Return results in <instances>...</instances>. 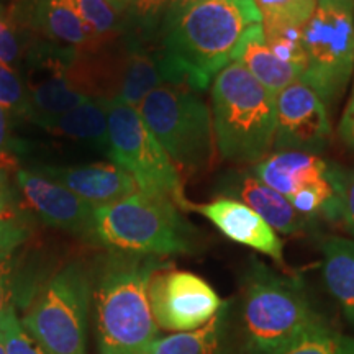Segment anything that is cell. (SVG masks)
Returning <instances> with one entry per match:
<instances>
[{"instance_id":"1","label":"cell","mask_w":354,"mask_h":354,"mask_svg":"<svg viewBox=\"0 0 354 354\" xmlns=\"http://www.w3.org/2000/svg\"><path fill=\"white\" fill-rule=\"evenodd\" d=\"M258 24L254 0H201L171 15L158 46L167 84L205 91L236 61L243 38Z\"/></svg>"},{"instance_id":"2","label":"cell","mask_w":354,"mask_h":354,"mask_svg":"<svg viewBox=\"0 0 354 354\" xmlns=\"http://www.w3.org/2000/svg\"><path fill=\"white\" fill-rule=\"evenodd\" d=\"M159 264L143 254L105 258L95 284L99 354H143L156 339L148 286Z\"/></svg>"},{"instance_id":"3","label":"cell","mask_w":354,"mask_h":354,"mask_svg":"<svg viewBox=\"0 0 354 354\" xmlns=\"http://www.w3.org/2000/svg\"><path fill=\"white\" fill-rule=\"evenodd\" d=\"M212 122L221 158L256 165L274 148L276 97L240 61H233L212 82Z\"/></svg>"},{"instance_id":"4","label":"cell","mask_w":354,"mask_h":354,"mask_svg":"<svg viewBox=\"0 0 354 354\" xmlns=\"http://www.w3.org/2000/svg\"><path fill=\"white\" fill-rule=\"evenodd\" d=\"M243 331L251 354H276L325 325L299 281L251 259L243 281Z\"/></svg>"},{"instance_id":"5","label":"cell","mask_w":354,"mask_h":354,"mask_svg":"<svg viewBox=\"0 0 354 354\" xmlns=\"http://www.w3.org/2000/svg\"><path fill=\"white\" fill-rule=\"evenodd\" d=\"M94 240L117 253L158 258L192 253L196 228L172 202L136 192L113 205L95 209Z\"/></svg>"},{"instance_id":"6","label":"cell","mask_w":354,"mask_h":354,"mask_svg":"<svg viewBox=\"0 0 354 354\" xmlns=\"http://www.w3.org/2000/svg\"><path fill=\"white\" fill-rule=\"evenodd\" d=\"M138 112L176 167L187 172L207 169L216 153L212 110L189 87L154 88Z\"/></svg>"},{"instance_id":"7","label":"cell","mask_w":354,"mask_h":354,"mask_svg":"<svg viewBox=\"0 0 354 354\" xmlns=\"http://www.w3.org/2000/svg\"><path fill=\"white\" fill-rule=\"evenodd\" d=\"M109 120L110 162L125 169L138 185V192L166 198L189 210L179 171L149 130L138 109L118 100H102Z\"/></svg>"},{"instance_id":"8","label":"cell","mask_w":354,"mask_h":354,"mask_svg":"<svg viewBox=\"0 0 354 354\" xmlns=\"http://www.w3.org/2000/svg\"><path fill=\"white\" fill-rule=\"evenodd\" d=\"M91 276L81 263L56 272L20 318L25 330L51 354H87Z\"/></svg>"},{"instance_id":"9","label":"cell","mask_w":354,"mask_h":354,"mask_svg":"<svg viewBox=\"0 0 354 354\" xmlns=\"http://www.w3.org/2000/svg\"><path fill=\"white\" fill-rule=\"evenodd\" d=\"M302 81L322 100L336 104L354 71V0H317L304 26Z\"/></svg>"},{"instance_id":"10","label":"cell","mask_w":354,"mask_h":354,"mask_svg":"<svg viewBox=\"0 0 354 354\" xmlns=\"http://www.w3.org/2000/svg\"><path fill=\"white\" fill-rule=\"evenodd\" d=\"M251 171L300 214L342 221L339 203L346 169L336 162L312 153L279 151L261 159Z\"/></svg>"},{"instance_id":"11","label":"cell","mask_w":354,"mask_h":354,"mask_svg":"<svg viewBox=\"0 0 354 354\" xmlns=\"http://www.w3.org/2000/svg\"><path fill=\"white\" fill-rule=\"evenodd\" d=\"M148 295L156 325L174 333L207 325L225 305L205 279L167 263L153 272Z\"/></svg>"},{"instance_id":"12","label":"cell","mask_w":354,"mask_h":354,"mask_svg":"<svg viewBox=\"0 0 354 354\" xmlns=\"http://www.w3.org/2000/svg\"><path fill=\"white\" fill-rule=\"evenodd\" d=\"M76 55L77 53L61 50L43 39L30 44L25 59L28 118L39 128L88 99L69 79V66Z\"/></svg>"},{"instance_id":"13","label":"cell","mask_w":354,"mask_h":354,"mask_svg":"<svg viewBox=\"0 0 354 354\" xmlns=\"http://www.w3.org/2000/svg\"><path fill=\"white\" fill-rule=\"evenodd\" d=\"M330 141L328 107L308 84L300 79L279 92L272 149L317 154L325 151Z\"/></svg>"},{"instance_id":"14","label":"cell","mask_w":354,"mask_h":354,"mask_svg":"<svg viewBox=\"0 0 354 354\" xmlns=\"http://www.w3.org/2000/svg\"><path fill=\"white\" fill-rule=\"evenodd\" d=\"M15 184L44 225L94 240L95 209L76 194L33 169H17Z\"/></svg>"},{"instance_id":"15","label":"cell","mask_w":354,"mask_h":354,"mask_svg":"<svg viewBox=\"0 0 354 354\" xmlns=\"http://www.w3.org/2000/svg\"><path fill=\"white\" fill-rule=\"evenodd\" d=\"M216 190L221 197L245 203L264 221H268L277 233L300 236L313 233L318 227L317 218L295 210L284 196L258 179L251 169L227 171L218 179Z\"/></svg>"},{"instance_id":"16","label":"cell","mask_w":354,"mask_h":354,"mask_svg":"<svg viewBox=\"0 0 354 354\" xmlns=\"http://www.w3.org/2000/svg\"><path fill=\"white\" fill-rule=\"evenodd\" d=\"M19 25H25L38 39L61 50L92 53L109 43H102L84 24L71 0H20Z\"/></svg>"},{"instance_id":"17","label":"cell","mask_w":354,"mask_h":354,"mask_svg":"<svg viewBox=\"0 0 354 354\" xmlns=\"http://www.w3.org/2000/svg\"><path fill=\"white\" fill-rule=\"evenodd\" d=\"M189 210L205 216L232 241L269 256L279 266H286L284 243L281 236L268 221L243 202L218 197L209 203H190Z\"/></svg>"},{"instance_id":"18","label":"cell","mask_w":354,"mask_h":354,"mask_svg":"<svg viewBox=\"0 0 354 354\" xmlns=\"http://www.w3.org/2000/svg\"><path fill=\"white\" fill-rule=\"evenodd\" d=\"M35 172L64 185L94 209L113 205L138 192L135 179L113 162L87 166H37Z\"/></svg>"},{"instance_id":"19","label":"cell","mask_w":354,"mask_h":354,"mask_svg":"<svg viewBox=\"0 0 354 354\" xmlns=\"http://www.w3.org/2000/svg\"><path fill=\"white\" fill-rule=\"evenodd\" d=\"M236 61L250 71L256 81L276 97L287 86L302 79V74L294 66L284 63L274 55L266 41L263 24L251 26L243 38Z\"/></svg>"},{"instance_id":"20","label":"cell","mask_w":354,"mask_h":354,"mask_svg":"<svg viewBox=\"0 0 354 354\" xmlns=\"http://www.w3.org/2000/svg\"><path fill=\"white\" fill-rule=\"evenodd\" d=\"M41 128L51 135L73 140L105 154L109 151V120L102 100L87 99Z\"/></svg>"},{"instance_id":"21","label":"cell","mask_w":354,"mask_h":354,"mask_svg":"<svg viewBox=\"0 0 354 354\" xmlns=\"http://www.w3.org/2000/svg\"><path fill=\"white\" fill-rule=\"evenodd\" d=\"M323 279L344 315L354 323V241L326 236L322 241Z\"/></svg>"},{"instance_id":"22","label":"cell","mask_w":354,"mask_h":354,"mask_svg":"<svg viewBox=\"0 0 354 354\" xmlns=\"http://www.w3.org/2000/svg\"><path fill=\"white\" fill-rule=\"evenodd\" d=\"M227 320V304L207 325L192 331H180L156 338L143 354H216Z\"/></svg>"},{"instance_id":"23","label":"cell","mask_w":354,"mask_h":354,"mask_svg":"<svg viewBox=\"0 0 354 354\" xmlns=\"http://www.w3.org/2000/svg\"><path fill=\"white\" fill-rule=\"evenodd\" d=\"M174 2L176 0H130L123 13V35L145 44L159 41Z\"/></svg>"},{"instance_id":"24","label":"cell","mask_w":354,"mask_h":354,"mask_svg":"<svg viewBox=\"0 0 354 354\" xmlns=\"http://www.w3.org/2000/svg\"><path fill=\"white\" fill-rule=\"evenodd\" d=\"M28 234V223L17 205L10 185H3L0 189V258L15 253Z\"/></svg>"},{"instance_id":"25","label":"cell","mask_w":354,"mask_h":354,"mask_svg":"<svg viewBox=\"0 0 354 354\" xmlns=\"http://www.w3.org/2000/svg\"><path fill=\"white\" fill-rule=\"evenodd\" d=\"M81 19L102 43H112L123 35V17L107 0H71Z\"/></svg>"},{"instance_id":"26","label":"cell","mask_w":354,"mask_h":354,"mask_svg":"<svg viewBox=\"0 0 354 354\" xmlns=\"http://www.w3.org/2000/svg\"><path fill=\"white\" fill-rule=\"evenodd\" d=\"M276 354H354V338L325 323Z\"/></svg>"},{"instance_id":"27","label":"cell","mask_w":354,"mask_h":354,"mask_svg":"<svg viewBox=\"0 0 354 354\" xmlns=\"http://www.w3.org/2000/svg\"><path fill=\"white\" fill-rule=\"evenodd\" d=\"M263 28L299 25L305 26L315 10L317 0H254Z\"/></svg>"},{"instance_id":"28","label":"cell","mask_w":354,"mask_h":354,"mask_svg":"<svg viewBox=\"0 0 354 354\" xmlns=\"http://www.w3.org/2000/svg\"><path fill=\"white\" fill-rule=\"evenodd\" d=\"M268 46L274 55L284 63L294 66L304 76L305 71V48H304V26L286 25L263 28Z\"/></svg>"},{"instance_id":"29","label":"cell","mask_w":354,"mask_h":354,"mask_svg":"<svg viewBox=\"0 0 354 354\" xmlns=\"http://www.w3.org/2000/svg\"><path fill=\"white\" fill-rule=\"evenodd\" d=\"M0 333L6 343L7 354H51L25 330L13 304L0 318Z\"/></svg>"},{"instance_id":"30","label":"cell","mask_w":354,"mask_h":354,"mask_svg":"<svg viewBox=\"0 0 354 354\" xmlns=\"http://www.w3.org/2000/svg\"><path fill=\"white\" fill-rule=\"evenodd\" d=\"M30 44L20 25L0 7V63L19 71L25 64Z\"/></svg>"},{"instance_id":"31","label":"cell","mask_w":354,"mask_h":354,"mask_svg":"<svg viewBox=\"0 0 354 354\" xmlns=\"http://www.w3.org/2000/svg\"><path fill=\"white\" fill-rule=\"evenodd\" d=\"M0 107L7 112L28 118V88L19 71L0 63Z\"/></svg>"},{"instance_id":"32","label":"cell","mask_w":354,"mask_h":354,"mask_svg":"<svg viewBox=\"0 0 354 354\" xmlns=\"http://www.w3.org/2000/svg\"><path fill=\"white\" fill-rule=\"evenodd\" d=\"M339 210H342V223L348 233L354 236V169L344 171Z\"/></svg>"},{"instance_id":"33","label":"cell","mask_w":354,"mask_h":354,"mask_svg":"<svg viewBox=\"0 0 354 354\" xmlns=\"http://www.w3.org/2000/svg\"><path fill=\"white\" fill-rule=\"evenodd\" d=\"M12 277L13 254L0 258V318L12 305Z\"/></svg>"},{"instance_id":"34","label":"cell","mask_w":354,"mask_h":354,"mask_svg":"<svg viewBox=\"0 0 354 354\" xmlns=\"http://www.w3.org/2000/svg\"><path fill=\"white\" fill-rule=\"evenodd\" d=\"M339 136L349 148L354 149V95L344 109L343 118L339 122Z\"/></svg>"},{"instance_id":"35","label":"cell","mask_w":354,"mask_h":354,"mask_svg":"<svg viewBox=\"0 0 354 354\" xmlns=\"http://www.w3.org/2000/svg\"><path fill=\"white\" fill-rule=\"evenodd\" d=\"M10 146V112L0 107V156Z\"/></svg>"},{"instance_id":"36","label":"cell","mask_w":354,"mask_h":354,"mask_svg":"<svg viewBox=\"0 0 354 354\" xmlns=\"http://www.w3.org/2000/svg\"><path fill=\"white\" fill-rule=\"evenodd\" d=\"M196 2H201V0H176L174 6H172V8H171L169 15H167V19H169L171 15H176V13L183 12L184 8H187L189 6H192V3H196ZM167 19H166V20H167Z\"/></svg>"},{"instance_id":"37","label":"cell","mask_w":354,"mask_h":354,"mask_svg":"<svg viewBox=\"0 0 354 354\" xmlns=\"http://www.w3.org/2000/svg\"><path fill=\"white\" fill-rule=\"evenodd\" d=\"M107 2L110 3V6H112V8L118 13V15L123 17V13L127 12L130 0H107Z\"/></svg>"},{"instance_id":"38","label":"cell","mask_w":354,"mask_h":354,"mask_svg":"<svg viewBox=\"0 0 354 354\" xmlns=\"http://www.w3.org/2000/svg\"><path fill=\"white\" fill-rule=\"evenodd\" d=\"M7 184H8V179H7L6 171H3L2 167H0V189H2L3 185H7Z\"/></svg>"},{"instance_id":"39","label":"cell","mask_w":354,"mask_h":354,"mask_svg":"<svg viewBox=\"0 0 354 354\" xmlns=\"http://www.w3.org/2000/svg\"><path fill=\"white\" fill-rule=\"evenodd\" d=\"M0 354H7V349H6V343H3L2 333H0Z\"/></svg>"},{"instance_id":"40","label":"cell","mask_w":354,"mask_h":354,"mask_svg":"<svg viewBox=\"0 0 354 354\" xmlns=\"http://www.w3.org/2000/svg\"><path fill=\"white\" fill-rule=\"evenodd\" d=\"M0 2H12V0H0Z\"/></svg>"},{"instance_id":"41","label":"cell","mask_w":354,"mask_h":354,"mask_svg":"<svg viewBox=\"0 0 354 354\" xmlns=\"http://www.w3.org/2000/svg\"><path fill=\"white\" fill-rule=\"evenodd\" d=\"M353 95H354V88H353Z\"/></svg>"}]
</instances>
